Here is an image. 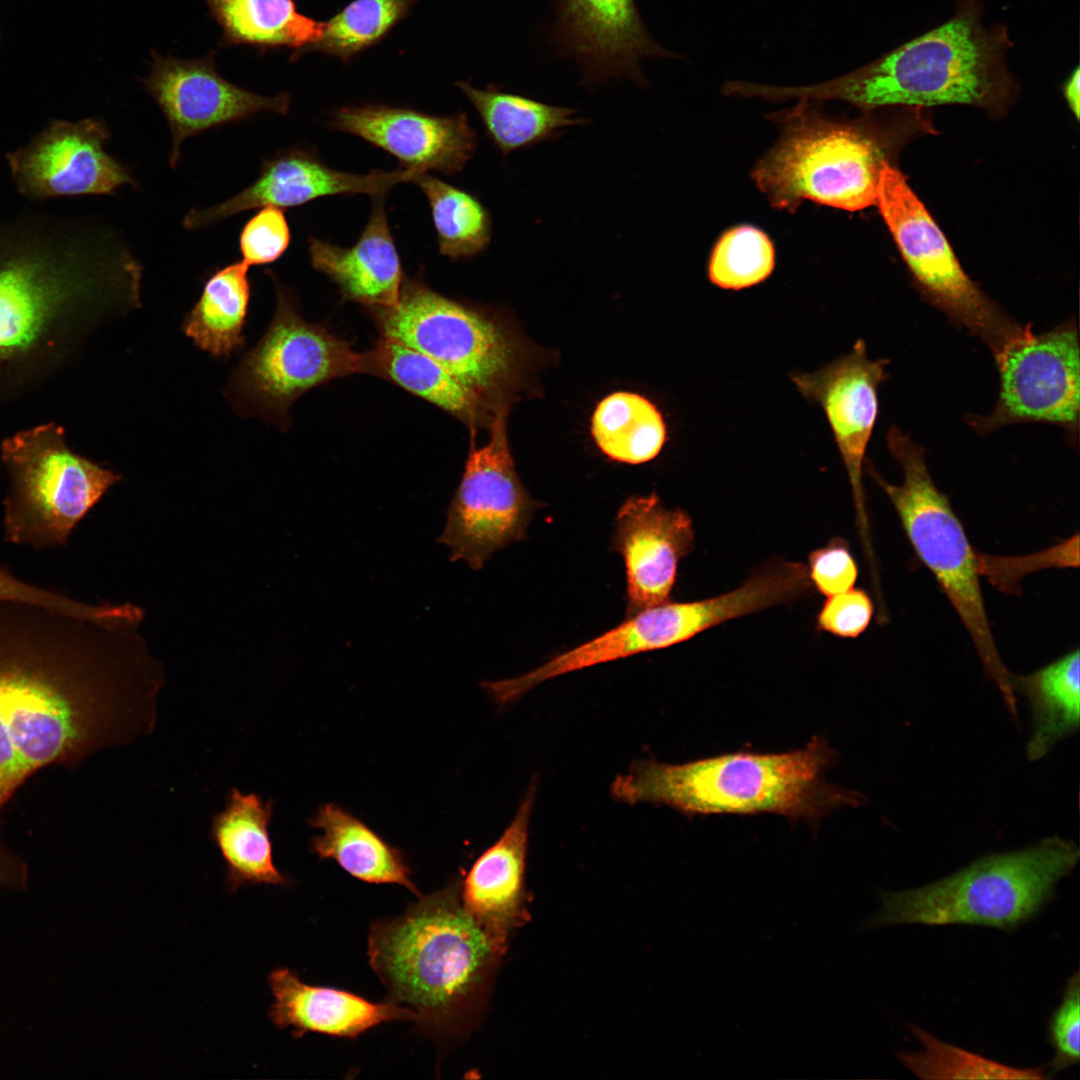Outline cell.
<instances>
[{
  "label": "cell",
  "instance_id": "obj_3",
  "mask_svg": "<svg viewBox=\"0 0 1080 1080\" xmlns=\"http://www.w3.org/2000/svg\"><path fill=\"white\" fill-rule=\"evenodd\" d=\"M981 0H958L953 16L876 60L807 86H771L774 101L840 100L865 111L964 104L1002 115L1018 85L1007 66L1013 44L1001 23L986 27Z\"/></svg>",
  "mask_w": 1080,
  "mask_h": 1080
},
{
  "label": "cell",
  "instance_id": "obj_6",
  "mask_svg": "<svg viewBox=\"0 0 1080 1080\" xmlns=\"http://www.w3.org/2000/svg\"><path fill=\"white\" fill-rule=\"evenodd\" d=\"M800 100L784 136L753 171L760 190L781 209L804 200L848 211L876 204L882 169L916 128L928 127L924 108L902 107L886 124L836 122Z\"/></svg>",
  "mask_w": 1080,
  "mask_h": 1080
},
{
  "label": "cell",
  "instance_id": "obj_39",
  "mask_svg": "<svg viewBox=\"0 0 1080 1080\" xmlns=\"http://www.w3.org/2000/svg\"><path fill=\"white\" fill-rule=\"evenodd\" d=\"M291 232L284 210L274 206L259 208L239 235L242 261L249 267L277 261L287 251Z\"/></svg>",
  "mask_w": 1080,
  "mask_h": 1080
},
{
  "label": "cell",
  "instance_id": "obj_17",
  "mask_svg": "<svg viewBox=\"0 0 1080 1080\" xmlns=\"http://www.w3.org/2000/svg\"><path fill=\"white\" fill-rule=\"evenodd\" d=\"M886 359L871 360L858 340L841 358L791 379L798 391L818 403L826 414L846 468L855 507L856 525L871 575H877L866 498L863 466L878 415V387L888 377Z\"/></svg>",
  "mask_w": 1080,
  "mask_h": 1080
},
{
  "label": "cell",
  "instance_id": "obj_19",
  "mask_svg": "<svg viewBox=\"0 0 1080 1080\" xmlns=\"http://www.w3.org/2000/svg\"><path fill=\"white\" fill-rule=\"evenodd\" d=\"M420 174L405 168L367 174L343 172L327 166L315 152L293 147L263 160L255 181L232 197L210 207L192 208L182 226L189 231L201 230L247 210L265 206L284 210L332 195L373 197L399 183L412 182Z\"/></svg>",
  "mask_w": 1080,
  "mask_h": 1080
},
{
  "label": "cell",
  "instance_id": "obj_44",
  "mask_svg": "<svg viewBox=\"0 0 1080 1080\" xmlns=\"http://www.w3.org/2000/svg\"><path fill=\"white\" fill-rule=\"evenodd\" d=\"M1064 96L1066 101L1075 114L1076 118L1079 117V69L1076 68L1074 73L1070 76L1064 85Z\"/></svg>",
  "mask_w": 1080,
  "mask_h": 1080
},
{
  "label": "cell",
  "instance_id": "obj_15",
  "mask_svg": "<svg viewBox=\"0 0 1080 1080\" xmlns=\"http://www.w3.org/2000/svg\"><path fill=\"white\" fill-rule=\"evenodd\" d=\"M744 610V600L735 590L697 601H668L628 615L616 627L553 657L534 670L481 685L495 703L507 705L550 679L638 653L668 648L740 618Z\"/></svg>",
  "mask_w": 1080,
  "mask_h": 1080
},
{
  "label": "cell",
  "instance_id": "obj_10",
  "mask_svg": "<svg viewBox=\"0 0 1080 1080\" xmlns=\"http://www.w3.org/2000/svg\"><path fill=\"white\" fill-rule=\"evenodd\" d=\"M265 272L275 286L276 309L263 336L233 369L224 396L239 416L259 417L285 431L295 400L333 379L369 374L370 354L306 321L293 291L272 270Z\"/></svg>",
  "mask_w": 1080,
  "mask_h": 1080
},
{
  "label": "cell",
  "instance_id": "obj_22",
  "mask_svg": "<svg viewBox=\"0 0 1080 1080\" xmlns=\"http://www.w3.org/2000/svg\"><path fill=\"white\" fill-rule=\"evenodd\" d=\"M612 546L626 568L628 616L670 601L678 564L695 546L692 520L655 493L633 496L618 510Z\"/></svg>",
  "mask_w": 1080,
  "mask_h": 1080
},
{
  "label": "cell",
  "instance_id": "obj_8",
  "mask_svg": "<svg viewBox=\"0 0 1080 1080\" xmlns=\"http://www.w3.org/2000/svg\"><path fill=\"white\" fill-rule=\"evenodd\" d=\"M1070 840L1053 836L1014 852L993 854L928 885L881 894L871 927L918 923L1013 929L1034 916L1078 863Z\"/></svg>",
  "mask_w": 1080,
  "mask_h": 1080
},
{
  "label": "cell",
  "instance_id": "obj_25",
  "mask_svg": "<svg viewBox=\"0 0 1080 1080\" xmlns=\"http://www.w3.org/2000/svg\"><path fill=\"white\" fill-rule=\"evenodd\" d=\"M268 984L274 999L268 1016L277 1028H292L295 1038L309 1032L354 1038L383 1022L415 1021L413 1011L402 1005L308 985L288 968L273 970Z\"/></svg>",
  "mask_w": 1080,
  "mask_h": 1080
},
{
  "label": "cell",
  "instance_id": "obj_12",
  "mask_svg": "<svg viewBox=\"0 0 1080 1080\" xmlns=\"http://www.w3.org/2000/svg\"><path fill=\"white\" fill-rule=\"evenodd\" d=\"M876 203L921 292L980 338L995 359L1032 332L1031 324L1011 318L966 275L938 225L890 164L881 171Z\"/></svg>",
  "mask_w": 1080,
  "mask_h": 1080
},
{
  "label": "cell",
  "instance_id": "obj_29",
  "mask_svg": "<svg viewBox=\"0 0 1080 1080\" xmlns=\"http://www.w3.org/2000/svg\"><path fill=\"white\" fill-rule=\"evenodd\" d=\"M456 85L477 111L487 136L504 156L553 140L566 128L587 122L569 107L550 105L496 87L478 89L467 82Z\"/></svg>",
  "mask_w": 1080,
  "mask_h": 1080
},
{
  "label": "cell",
  "instance_id": "obj_18",
  "mask_svg": "<svg viewBox=\"0 0 1080 1080\" xmlns=\"http://www.w3.org/2000/svg\"><path fill=\"white\" fill-rule=\"evenodd\" d=\"M163 113L171 135L169 166L177 168L182 144L189 137L262 112L288 114L291 96H264L225 79L216 68L215 53L179 59L152 53L150 72L141 80Z\"/></svg>",
  "mask_w": 1080,
  "mask_h": 1080
},
{
  "label": "cell",
  "instance_id": "obj_24",
  "mask_svg": "<svg viewBox=\"0 0 1080 1080\" xmlns=\"http://www.w3.org/2000/svg\"><path fill=\"white\" fill-rule=\"evenodd\" d=\"M312 267L334 282L345 301L367 309L394 306L404 274L384 205V194L373 196L368 222L351 247L315 237L309 239Z\"/></svg>",
  "mask_w": 1080,
  "mask_h": 1080
},
{
  "label": "cell",
  "instance_id": "obj_28",
  "mask_svg": "<svg viewBox=\"0 0 1080 1080\" xmlns=\"http://www.w3.org/2000/svg\"><path fill=\"white\" fill-rule=\"evenodd\" d=\"M370 353L369 375L388 380L474 428L493 414L458 379L427 355L381 337Z\"/></svg>",
  "mask_w": 1080,
  "mask_h": 1080
},
{
  "label": "cell",
  "instance_id": "obj_41",
  "mask_svg": "<svg viewBox=\"0 0 1080 1080\" xmlns=\"http://www.w3.org/2000/svg\"><path fill=\"white\" fill-rule=\"evenodd\" d=\"M1079 993V975L1076 972L1068 980L1062 1001L1050 1021L1049 1038L1055 1050V1055L1049 1065L1051 1074L1079 1062Z\"/></svg>",
  "mask_w": 1080,
  "mask_h": 1080
},
{
  "label": "cell",
  "instance_id": "obj_27",
  "mask_svg": "<svg viewBox=\"0 0 1080 1080\" xmlns=\"http://www.w3.org/2000/svg\"><path fill=\"white\" fill-rule=\"evenodd\" d=\"M310 825L322 832L311 840L312 851L319 858L333 859L358 880L398 884L419 894L401 851L345 809L324 804L311 818Z\"/></svg>",
  "mask_w": 1080,
  "mask_h": 1080
},
{
  "label": "cell",
  "instance_id": "obj_11",
  "mask_svg": "<svg viewBox=\"0 0 1080 1080\" xmlns=\"http://www.w3.org/2000/svg\"><path fill=\"white\" fill-rule=\"evenodd\" d=\"M381 337L415 349L440 364L496 414L512 377L515 351L487 313L448 298L422 279L404 277L398 302L368 309Z\"/></svg>",
  "mask_w": 1080,
  "mask_h": 1080
},
{
  "label": "cell",
  "instance_id": "obj_31",
  "mask_svg": "<svg viewBox=\"0 0 1080 1080\" xmlns=\"http://www.w3.org/2000/svg\"><path fill=\"white\" fill-rule=\"evenodd\" d=\"M222 29L221 44L304 53L320 38L324 22L301 14L294 0H205Z\"/></svg>",
  "mask_w": 1080,
  "mask_h": 1080
},
{
  "label": "cell",
  "instance_id": "obj_21",
  "mask_svg": "<svg viewBox=\"0 0 1080 1080\" xmlns=\"http://www.w3.org/2000/svg\"><path fill=\"white\" fill-rule=\"evenodd\" d=\"M329 126L381 148L403 168L420 173L459 172L477 142L465 113L437 116L383 104L341 107L333 112Z\"/></svg>",
  "mask_w": 1080,
  "mask_h": 1080
},
{
  "label": "cell",
  "instance_id": "obj_36",
  "mask_svg": "<svg viewBox=\"0 0 1080 1080\" xmlns=\"http://www.w3.org/2000/svg\"><path fill=\"white\" fill-rule=\"evenodd\" d=\"M923 1049L901 1052L899 1061L921 1079H1044L1041 1068H1015L934 1037L916 1025L908 1026Z\"/></svg>",
  "mask_w": 1080,
  "mask_h": 1080
},
{
  "label": "cell",
  "instance_id": "obj_16",
  "mask_svg": "<svg viewBox=\"0 0 1080 1080\" xmlns=\"http://www.w3.org/2000/svg\"><path fill=\"white\" fill-rule=\"evenodd\" d=\"M98 118L54 119L25 145L6 154L18 192L32 201L61 196L113 195L136 187L127 166L105 150L110 139Z\"/></svg>",
  "mask_w": 1080,
  "mask_h": 1080
},
{
  "label": "cell",
  "instance_id": "obj_30",
  "mask_svg": "<svg viewBox=\"0 0 1080 1080\" xmlns=\"http://www.w3.org/2000/svg\"><path fill=\"white\" fill-rule=\"evenodd\" d=\"M248 270L242 260L215 269L183 320L184 334L213 357L228 359L245 345L243 331L251 299Z\"/></svg>",
  "mask_w": 1080,
  "mask_h": 1080
},
{
  "label": "cell",
  "instance_id": "obj_35",
  "mask_svg": "<svg viewBox=\"0 0 1080 1080\" xmlns=\"http://www.w3.org/2000/svg\"><path fill=\"white\" fill-rule=\"evenodd\" d=\"M416 1L354 0L324 22L320 38L308 51H320L347 62L381 41Z\"/></svg>",
  "mask_w": 1080,
  "mask_h": 1080
},
{
  "label": "cell",
  "instance_id": "obj_2",
  "mask_svg": "<svg viewBox=\"0 0 1080 1080\" xmlns=\"http://www.w3.org/2000/svg\"><path fill=\"white\" fill-rule=\"evenodd\" d=\"M141 265L88 219L0 223V400L40 387L119 305L137 303Z\"/></svg>",
  "mask_w": 1080,
  "mask_h": 1080
},
{
  "label": "cell",
  "instance_id": "obj_43",
  "mask_svg": "<svg viewBox=\"0 0 1080 1080\" xmlns=\"http://www.w3.org/2000/svg\"><path fill=\"white\" fill-rule=\"evenodd\" d=\"M26 879L25 864L0 843V885L22 888Z\"/></svg>",
  "mask_w": 1080,
  "mask_h": 1080
},
{
  "label": "cell",
  "instance_id": "obj_38",
  "mask_svg": "<svg viewBox=\"0 0 1080 1080\" xmlns=\"http://www.w3.org/2000/svg\"><path fill=\"white\" fill-rule=\"evenodd\" d=\"M1078 534L1039 553L1022 557L980 554V574L994 586L1015 593L1019 579L1026 573L1046 567H1078Z\"/></svg>",
  "mask_w": 1080,
  "mask_h": 1080
},
{
  "label": "cell",
  "instance_id": "obj_32",
  "mask_svg": "<svg viewBox=\"0 0 1080 1080\" xmlns=\"http://www.w3.org/2000/svg\"><path fill=\"white\" fill-rule=\"evenodd\" d=\"M1079 658L1075 649L1033 673L1011 675L1014 691L1025 695L1031 707L1032 733L1026 748L1031 761L1044 757L1079 727Z\"/></svg>",
  "mask_w": 1080,
  "mask_h": 1080
},
{
  "label": "cell",
  "instance_id": "obj_14",
  "mask_svg": "<svg viewBox=\"0 0 1080 1080\" xmlns=\"http://www.w3.org/2000/svg\"><path fill=\"white\" fill-rule=\"evenodd\" d=\"M1080 350L1076 325L1069 320L1049 332H1033L995 359L1000 378L997 402L987 416H968L979 434L1028 422L1048 423L1077 434L1080 401Z\"/></svg>",
  "mask_w": 1080,
  "mask_h": 1080
},
{
  "label": "cell",
  "instance_id": "obj_7",
  "mask_svg": "<svg viewBox=\"0 0 1080 1080\" xmlns=\"http://www.w3.org/2000/svg\"><path fill=\"white\" fill-rule=\"evenodd\" d=\"M887 445L902 469V482H887L870 462L867 473L889 498L914 552L955 609L1008 712L1016 715L1012 673L998 652L982 595L980 553L970 543L948 497L934 483L925 449L896 426L887 432Z\"/></svg>",
  "mask_w": 1080,
  "mask_h": 1080
},
{
  "label": "cell",
  "instance_id": "obj_37",
  "mask_svg": "<svg viewBox=\"0 0 1080 1080\" xmlns=\"http://www.w3.org/2000/svg\"><path fill=\"white\" fill-rule=\"evenodd\" d=\"M774 267V248L760 230L741 226L725 233L716 244L709 278L724 289H742L765 280Z\"/></svg>",
  "mask_w": 1080,
  "mask_h": 1080
},
{
  "label": "cell",
  "instance_id": "obj_5",
  "mask_svg": "<svg viewBox=\"0 0 1080 1080\" xmlns=\"http://www.w3.org/2000/svg\"><path fill=\"white\" fill-rule=\"evenodd\" d=\"M500 952L455 884L375 921L368 937L370 965L389 1001L413 1011L414 1022L438 1038L465 1026Z\"/></svg>",
  "mask_w": 1080,
  "mask_h": 1080
},
{
  "label": "cell",
  "instance_id": "obj_33",
  "mask_svg": "<svg viewBox=\"0 0 1080 1080\" xmlns=\"http://www.w3.org/2000/svg\"><path fill=\"white\" fill-rule=\"evenodd\" d=\"M591 431L606 456L628 464L654 459L666 439V426L658 408L645 397L629 392L612 393L597 405Z\"/></svg>",
  "mask_w": 1080,
  "mask_h": 1080
},
{
  "label": "cell",
  "instance_id": "obj_34",
  "mask_svg": "<svg viewBox=\"0 0 1080 1080\" xmlns=\"http://www.w3.org/2000/svg\"><path fill=\"white\" fill-rule=\"evenodd\" d=\"M412 182L428 201L442 256L452 260L473 257L489 246L491 216L477 197L427 172Z\"/></svg>",
  "mask_w": 1080,
  "mask_h": 1080
},
{
  "label": "cell",
  "instance_id": "obj_23",
  "mask_svg": "<svg viewBox=\"0 0 1080 1080\" xmlns=\"http://www.w3.org/2000/svg\"><path fill=\"white\" fill-rule=\"evenodd\" d=\"M532 783L501 836L473 863L462 888L464 908L503 951L523 914L524 872L535 802Z\"/></svg>",
  "mask_w": 1080,
  "mask_h": 1080
},
{
  "label": "cell",
  "instance_id": "obj_13",
  "mask_svg": "<svg viewBox=\"0 0 1080 1080\" xmlns=\"http://www.w3.org/2000/svg\"><path fill=\"white\" fill-rule=\"evenodd\" d=\"M505 416V408L499 410L490 423L489 442L470 449L438 538L450 548L451 561H466L474 570L497 550L522 540L536 509L516 473Z\"/></svg>",
  "mask_w": 1080,
  "mask_h": 1080
},
{
  "label": "cell",
  "instance_id": "obj_42",
  "mask_svg": "<svg viewBox=\"0 0 1080 1080\" xmlns=\"http://www.w3.org/2000/svg\"><path fill=\"white\" fill-rule=\"evenodd\" d=\"M826 598L816 619L818 630L856 638L870 625L874 606L866 591L853 587Z\"/></svg>",
  "mask_w": 1080,
  "mask_h": 1080
},
{
  "label": "cell",
  "instance_id": "obj_9",
  "mask_svg": "<svg viewBox=\"0 0 1080 1080\" xmlns=\"http://www.w3.org/2000/svg\"><path fill=\"white\" fill-rule=\"evenodd\" d=\"M0 463L8 478L4 539L36 550L66 544L77 524L121 480L120 474L74 452L56 422L5 438Z\"/></svg>",
  "mask_w": 1080,
  "mask_h": 1080
},
{
  "label": "cell",
  "instance_id": "obj_20",
  "mask_svg": "<svg viewBox=\"0 0 1080 1080\" xmlns=\"http://www.w3.org/2000/svg\"><path fill=\"white\" fill-rule=\"evenodd\" d=\"M554 35L564 54L574 58L582 82L596 87L610 79L647 81L645 58L674 57L648 32L635 0H555Z\"/></svg>",
  "mask_w": 1080,
  "mask_h": 1080
},
{
  "label": "cell",
  "instance_id": "obj_40",
  "mask_svg": "<svg viewBox=\"0 0 1080 1080\" xmlns=\"http://www.w3.org/2000/svg\"><path fill=\"white\" fill-rule=\"evenodd\" d=\"M806 566L813 588L825 597L853 588L858 578V566L849 544L840 537L812 551Z\"/></svg>",
  "mask_w": 1080,
  "mask_h": 1080
},
{
  "label": "cell",
  "instance_id": "obj_26",
  "mask_svg": "<svg viewBox=\"0 0 1080 1080\" xmlns=\"http://www.w3.org/2000/svg\"><path fill=\"white\" fill-rule=\"evenodd\" d=\"M273 810V800L232 788L225 809L212 818L210 837L226 865L225 882L231 892L245 885L290 884L273 860L269 835Z\"/></svg>",
  "mask_w": 1080,
  "mask_h": 1080
},
{
  "label": "cell",
  "instance_id": "obj_4",
  "mask_svg": "<svg viewBox=\"0 0 1080 1080\" xmlns=\"http://www.w3.org/2000/svg\"><path fill=\"white\" fill-rule=\"evenodd\" d=\"M834 752L819 737L782 753L739 751L681 764L635 761L611 784L627 804L652 803L686 815L775 813L815 821L863 796L824 778Z\"/></svg>",
  "mask_w": 1080,
  "mask_h": 1080
},
{
  "label": "cell",
  "instance_id": "obj_1",
  "mask_svg": "<svg viewBox=\"0 0 1080 1080\" xmlns=\"http://www.w3.org/2000/svg\"><path fill=\"white\" fill-rule=\"evenodd\" d=\"M142 619L129 603L82 616L0 600V810L41 768L135 735L133 707L161 680Z\"/></svg>",
  "mask_w": 1080,
  "mask_h": 1080
}]
</instances>
